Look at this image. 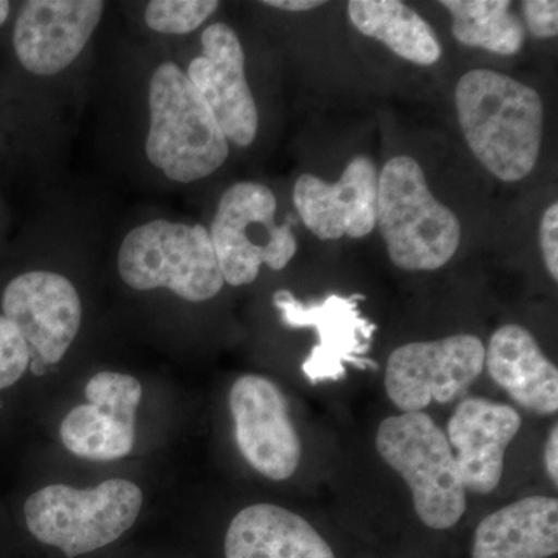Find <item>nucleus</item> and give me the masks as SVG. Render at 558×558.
<instances>
[{
	"mask_svg": "<svg viewBox=\"0 0 558 558\" xmlns=\"http://www.w3.org/2000/svg\"><path fill=\"white\" fill-rule=\"evenodd\" d=\"M539 248L546 269L554 281H558V205L550 204L539 222Z\"/></svg>",
	"mask_w": 558,
	"mask_h": 558,
	"instance_id": "393cba45",
	"label": "nucleus"
},
{
	"mask_svg": "<svg viewBox=\"0 0 558 558\" xmlns=\"http://www.w3.org/2000/svg\"><path fill=\"white\" fill-rule=\"evenodd\" d=\"M458 120L473 156L502 182H519L537 165L543 101L537 90L497 70L475 69L454 89Z\"/></svg>",
	"mask_w": 558,
	"mask_h": 558,
	"instance_id": "f257e3e1",
	"label": "nucleus"
},
{
	"mask_svg": "<svg viewBox=\"0 0 558 558\" xmlns=\"http://www.w3.org/2000/svg\"><path fill=\"white\" fill-rule=\"evenodd\" d=\"M275 215L277 197L263 183H234L223 193L208 230L223 282L240 288L255 281L264 264L282 270L293 259L295 236Z\"/></svg>",
	"mask_w": 558,
	"mask_h": 558,
	"instance_id": "0eeeda50",
	"label": "nucleus"
},
{
	"mask_svg": "<svg viewBox=\"0 0 558 558\" xmlns=\"http://www.w3.org/2000/svg\"><path fill=\"white\" fill-rule=\"evenodd\" d=\"M484 368L523 409L542 416L557 413V366L523 326L506 325L495 330L484 354Z\"/></svg>",
	"mask_w": 558,
	"mask_h": 558,
	"instance_id": "f3484780",
	"label": "nucleus"
},
{
	"mask_svg": "<svg viewBox=\"0 0 558 558\" xmlns=\"http://www.w3.org/2000/svg\"><path fill=\"white\" fill-rule=\"evenodd\" d=\"M380 458L405 481L418 520L432 529H450L468 509L446 433L424 411L385 418L376 435Z\"/></svg>",
	"mask_w": 558,
	"mask_h": 558,
	"instance_id": "39448f33",
	"label": "nucleus"
},
{
	"mask_svg": "<svg viewBox=\"0 0 558 558\" xmlns=\"http://www.w3.org/2000/svg\"><path fill=\"white\" fill-rule=\"evenodd\" d=\"M215 0H154L145 11L150 31L167 35H186L197 31L218 10Z\"/></svg>",
	"mask_w": 558,
	"mask_h": 558,
	"instance_id": "4be33fe9",
	"label": "nucleus"
},
{
	"mask_svg": "<svg viewBox=\"0 0 558 558\" xmlns=\"http://www.w3.org/2000/svg\"><path fill=\"white\" fill-rule=\"evenodd\" d=\"M121 279L135 290L170 289L202 303L222 290L223 278L209 231L157 219L135 227L119 252Z\"/></svg>",
	"mask_w": 558,
	"mask_h": 558,
	"instance_id": "423d86ee",
	"label": "nucleus"
},
{
	"mask_svg": "<svg viewBox=\"0 0 558 558\" xmlns=\"http://www.w3.org/2000/svg\"><path fill=\"white\" fill-rule=\"evenodd\" d=\"M143 494L128 480H108L97 487L51 484L25 501L28 532L46 546L75 558L112 545L140 515Z\"/></svg>",
	"mask_w": 558,
	"mask_h": 558,
	"instance_id": "20e7f679",
	"label": "nucleus"
},
{
	"mask_svg": "<svg viewBox=\"0 0 558 558\" xmlns=\"http://www.w3.org/2000/svg\"><path fill=\"white\" fill-rule=\"evenodd\" d=\"M521 428L519 411L484 398L462 400L447 424L465 490L488 495L501 483L505 454Z\"/></svg>",
	"mask_w": 558,
	"mask_h": 558,
	"instance_id": "dca6fc26",
	"label": "nucleus"
},
{
	"mask_svg": "<svg viewBox=\"0 0 558 558\" xmlns=\"http://www.w3.org/2000/svg\"><path fill=\"white\" fill-rule=\"evenodd\" d=\"M2 315L24 337L35 365H57L81 328V300L62 275L33 270L11 279L2 293Z\"/></svg>",
	"mask_w": 558,
	"mask_h": 558,
	"instance_id": "9d476101",
	"label": "nucleus"
},
{
	"mask_svg": "<svg viewBox=\"0 0 558 558\" xmlns=\"http://www.w3.org/2000/svg\"><path fill=\"white\" fill-rule=\"evenodd\" d=\"M204 53L194 58L189 78L229 142L248 146L258 134L259 116L245 78V54L236 32L222 22L202 33Z\"/></svg>",
	"mask_w": 558,
	"mask_h": 558,
	"instance_id": "ddd939ff",
	"label": "nucleus"
},
{
	"mask_svg": "<svg viewBox=\"0 0 558 558\" xmlns=\"http://www.w3.org/2000/svg\"><path fill=\"white\" fill-rule=\"evenodd\" d=\"M376 219L389 259L402 270H438L461 244L458 216L433 196L424 170L410 156L392 157L381 168Z\"/></svg>",
	"mask_w": 558,
	"mask_h": 558,
	"instance_id": "f03ea898",
	"label": "nucleus"
},
{
	"mask_svg": "<svg viewBox=\"0 0 558 558\" xmlns=\"http://www.w3.org/2000/svg\"><path fill=\"white\" fill-rule=\"evenodd\" d=\"M379 171L366 156L354 157L337 182L303 174L293 186L301 220L322 241L368 236L376 229Z\"/></svg>",
	"mask_w": 558,
	"mask_h": 558,
	"instance_id": "4468645a",
	"label": "nucleus"
},
{
	"mask_svg": "<svg viewBox=\"0 0 558 558\" xmlns=\"http://www.w3.org/2000/svg\"><path fill=\"white\" fill-rule=\"evenodd\" d=\"M263 3L264 5L271 7V9L293 11V13L315 10L318 7L325 5V2H317V0H266Z\"/></svg>",
	"mask_w": 558,
	"mask_h": 558,
	"instance_id": "bb28decb",
	"label": "nucleus"
},
{
	"mask_svg": "<svg viewBox=\"0 0 558 558\" xmlns=\"http://www.w3.org/2000/svg\"><path fill=\"white\" fill-rule=\"evenodd\" d=\"M229 403L245 461L266 478L289 480L299 469L303 446L281 388L267 377L247 374L234 381Z\"/></svg>",
	"mask_w": 558,
	"mask_h": 558,
	"instance_id": "1a4fd4ad",
	"label": "nucleus"
},
{
	"mask_svg": "<svg viewBox=\"0 0 558 558\" xmlns=\"http://www.w3.org/2000/svg\"><path fill=\"white\" fill-rule=\"evenodd\" d=\"M558 553L557 498L526 497L481 521L472 558H549Z\"/></svg>",
	"mask_w": 558,
	"mask_h": 558,
	"instance_id": "6ab92c4d",
	"label": "nucleus"
},
{
	"mask_svg": "<svg viewBox=\"0 0 558 558\" xmlns=\"http://www.w3.org/2000/svg\"><path fill=\"white\" fill-rule=\"evenodd\" d=\"M143 389L128 374H95L86 385L89 403L76 407L62 421L60 436L70 453L90 461H116L134 449L135 414Z\"/></svg>",
	"mask_w": 558,
	"mask_h": 558,
	"instance_id": "f8f14e48",
	"label": "nucleus"
},
{
	"mask_svg": "<svg viewBox=\"0 0 558 558\" xmlns=\"http://www.w3.org/2000/svg\"><path fill=\"white\" fill-rule=\"evenodd\" d=\"M349 20L362 35L385 44L402 60L417 65L436 64L442 47L432 25L399 0H351Z\"/></svg>",
	"mask_w": 558,
	"mask_h": 558,
	"instance_id": "aec40b11",
	"label": "nucleus"
},
{
	"mask_svg": "<svg viewBox=\"0 0 558 558\" xmlns=\"http://www.w3.org/2000/svg\"><path fill=\"white\" fill-rule=\"evenodd\" d=\"M100 0H32L22 7L13 44L22 68L33 75L68 69L100 24Z\"/></svg>",
	"mask_w": 558,
	"mask_h": 558,
	"instance_id": "2eb2a0df",
	"label": "nucleus"
},
{
	"mask_svg": "<svg viewBox=\"0 0 558 558\" xmlns=\"http://www.w3.org/2000/svg\"><path fill=\"white\" fill-rule=\"evenodd\" d=\"M32 357L24 337L0 314V391L17 384L31 368Z\"/></svg>",
	"mask_w": 558,
	"mask_h": 558,
	"instance_id": "5701e85b",
	"label": "nucleus"
},
{
	"mask_svg": "<svg viewBox=\"0 0 558 558\" xmlns=\"http://www.w3.org/2000/svg\"><path fill=\"white\" fill-rule=\"evenodd\" d=\"M359 299L362 296L330 295L323 303L303 304L288 290L275 293V306L289 328H314L318 333V344L301 366L311 384L343 379L347 363L360 369L376 368V363L365 357L376 326L360 315Z\"/></svg>",
	"mask_w": 558,
	"mask_h": 558,
	"instance_id": "9b49d317",
	"label": "nucleus"
},
{
	"mask_svg": "<svg viewBox=\"0 0 558 558\" xmlns=\"http://www.w3.org/2000/svg\"><path fill=\"white\" fill-rule=\"evenodd\" d=\"M545 465L546 473L549 480L553 481L554 486L558 484V425L554 424L550 427L548 440L545 446Z\"/></svg>",
	"mask_w": 558,
	"mask_h": 558,
	"instance_id": "a878e982",
	"label": "nucleus"
},
{
	"mask_svg": "<svg viewBox=\"0 0 558 558\" xmlns=\"http://www.w3.org/2000/svg\"><path fill=\"white\" fill-rule=\"evenodd\" d=\"M440 5L451 14V32L462 46L499 57H512L523 49L526 27L510 11L509 0H442Z\"/></svg>",
	"mask_w": 558,
	"mask_h": 558,
	"instance_id": "412c9836",
	"label": "nucleus"
},
{
	"mask_svg": "<svg viewBox=\"0 0 558 558\" xmlns=\"http://www.w3.org/2000/svg\"><path fill=\"white\" fill-rule=\"evenodd\" d=\"M149 113L146 156L167 178L196 182L226 163L229 140L179 65L165 62L154 72Z\"/></svg>",
	"mask_w": 558,
	"mask_h": 558,
	"instance_id": "7ed1b4c3",
	"label": "nucleus"
},
{
	"mask_svg": "<svg viewBox=\"0 0 558 558\" xmlns=\"http://www.w3.org/2000/svg\"><path fill=\"white\" fill-rule=\"evenodd\" d=\"M524 21L534 38L550 39L558 35V2L527 0L523 2Z\"/></svg>",
	"mask_w": 558,
	"mask_h": 558,
	"instance_id": "b1692460",
	"label": "nucleus"
},
{
	"mask_svg": "<svg viewBox=\"0 0 558 558\" xmlns=\"http://www.w3.org/2000/svg\"><path fill=\"white\" fill-rule=\"evenodd\" d=\"M484 354L486 347L472 333L403 344L388 359V398L402 413H418L433 402H454L478 380Z\"/></svg>",
	"mask_w": 558,
	"mask_h": 558,
	"instance_id": "6e6552de",
	"label": "nucleus"
},
{
	"mask_svg": "<svg viewBox=\"0 0 558 558\" xmlns=\"http://www.w3.org/2000/svg\"><path fill=\"white\" fill-rule=\"evenodd\" d=\"M226 558H336L317 529L275 505L242 509L227 529Z\"/></svg>",
	"mask_w": 558,
	"mask_h": 558,
	"instance_id": "a211bd4d",
	"label": "nucleus"
},
{
	"mask_svg": "<svg viewBox=\"0 0 558 558\" xmlns=\"http://www.w3.org/2000/svg\"><path fill=\"white\" fill-rule=\"evenodd\" d=\"M10 2H7V0H0V25L5 24L7 17H9L10 14Z\"/></svg>",
	"mask_w": 558,
	"mask_h": 558,
	"instance_id": "cd10ccee",
	"label": "nucleus"
}]
</instances>
